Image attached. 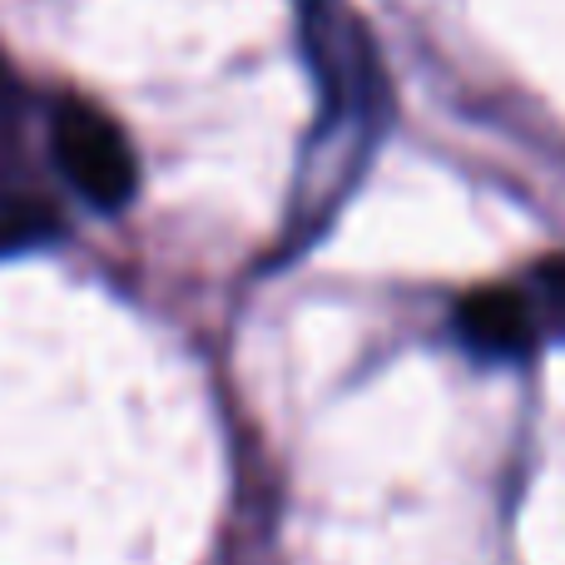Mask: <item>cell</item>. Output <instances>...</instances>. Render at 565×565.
<instances>
[{"instance_id": "cell-1", "label": "cell", "mask_w": 565, "mask_h": 565, "mask_svg": "<svg viewBox=\"0 0 565 565\" xmlns=\"http://www.w3.org/2000/svg\"><path fill=\"white\" fill-rule=\"evenodd\" d=\"M302 40H308L318 89L332 125H382L387 119V79L367 40V25L348 0H302Z\"/></svg>"}, {"instance_id": "cell-2", "label": "cell", "mask_w": 565, "mask_h": 565, "mask_svg": "<svg viewBox=\"0 0 565 565\" xmlns=\"http://www.w3.org/2000/svg\"><path fill=\"white\" fill-rule=\"evenodd\" d=\"M50 149H55L60 174L70 179V189L85 204L125 209L135 199V154H129V139L95 105L60 99L55 115H50Z\"/></svg>"}, {"instance_id": "cell-3", "label": "cell", "mask_w": 565, "mask_h": 565, "mask_svg": "<svg viewBox=\"0 0 565 565\" xmlns=\"http://www.w3.org/2000/svg\"><path fill=\"white\" fill-rule=\"evenodd\" d=\"M457 332L477 358L511 362V358H526V352L536 348V312H531V302L511 288H481V292H467V298H461Z\"/></svg>"}, {"instance_id": "cell-4", "label": "cell", "mask_w": 565, "mask_h": 565, "mask_svg": "<svg viewBox=\"0 0 565 565\" xmlns=\"http://www.w3.org/2000/svg\"><path fill=\"white\" fill-rule=\"evenodd\" d=\"M60 218L45 199H35L30 189L0 184V254H20V248H35L45 238H55Z\"/></svg>"}]
</instances>
